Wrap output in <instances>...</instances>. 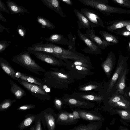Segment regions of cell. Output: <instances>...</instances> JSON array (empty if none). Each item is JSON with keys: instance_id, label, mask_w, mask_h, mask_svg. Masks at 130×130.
<instances>
[{"instance_id": "cell-13", "label": "cell", "mask_w": 130, "mask_h": 130, "mask_svg": "<svg viewBox=\"0 0 130 130\" xmlns=\"http://www.w3.org/2000/svg\"><path fill=\"white\" fill-rule=\"evenodd\" d=\"M109 25L106 27V29L111 32L119 28L130 25V20H120L111 21L108 23Z\"/></svg>"}, {"instance_id": "cell-37", "label": "cell", "mask_w": 130, "mask_h": 130, "mask_svg": "<svg viewBox=\"0 0 130 130\" xmlns=\"http://www.w3.org/2000/svg\"><path fill=\"white\" fill-rule=\"evenodd\" d=\"M98 86L95 85H90L80 88V90L86 91L96 89Z\"/></svg>"}, {"instance_id": "cell-17", "label": "cell", "mask_w": 130, "mask_h": 130, "mask_svg": "<svg viewBox=\"0 0 130 130\" xmlns=\"http://www.w3.org/2000/svg\"><path fill=\"white\" fill-rule=\"evenodd\" d=\"M10 91L17 99H20L26 95L25 91L17 84L10 79Z\"/></svg>"}, {"instance_id": "cell-1", "label": "cell", "mask_w": 130, "mask_h": 130, "mask_svg": "<svg viewBox=\"0 0 130 130\" xmlns=\"http://www.w3.org/2000/svg\"><path fill=\"white\" fill-rule=\"evenodd\" d=\"M30 54L28 51L22 52L13 56L11 60L15 63L38 74H41V72H45V70L32 58Z\"/></svg>"}, {"instance_id": "cell-10", "label": "cell", "mask_w": 130, "mask_h": 130, "mask_svg": "<svg viewBox=\"0 0 130 130\" xmlns=\"http://www.w3.org/2000/svg\"><path fill=\"white\" fill-rule=\"evenodd\" d=\"M7 7L11 12L10 14H18L21 13L24 15L25 13L30 14L28 10L22 6L17 5L15 2L11 0L6 2Z\"/></svg>"}, {"instance_id": "cell-38", "label": "cell", "mask_w": 130, "mask_h": 130, "mask_svg": "<svg viewBox=\"0 0 130 130\" xmlns=\"http://www.w3.org/2000/svg\"><path fill=\"white\" fill-rule=\"evenodd\" d=\"M8 41L5 40L0 41V52L2 53L9 45Z\"/></svg>"}, {"instance_id": "cell-9", "label": "cell", "mask_w": 130, "mask_h": 130, "mask_svg": "<svg viewBox=\"0 0 130 130\" xmlns=\"http://www.w3.org/2000/svg\"><path fill=\"white\" fill-rule=\"evenodd\" d=\"M77 33L80 38L89 48L91 53L98 54H101V49L99 46L80 31H78Z\"/></svg>"}, {"instance_id": "cell-46", "label": "cell", "mask_w": 130, "mask_h": 130, "mask_svg": "<svg viewBox=\"0 0 130 130\" xmlns=\"http://www.w3.org/2000/svg\"><path fill=\"white\" fill-rule=\"evenodd\" d=\"M63 2L70 6L73 5V3L71 0H61Z\"/></svg>"}, {"instance_id": "cell-8", "label": "cell", "mask_w": 130, "mask_h": 130, "mask_svg": "<svg viewBox=\"0 0 130 130\" xmlns=\"http://www.w3.org/2000/svg\"><path fill=\"white\" fill-rule=\"evenodd\" d=\"M87 37L90 39L97 44L100 48L104 50L110 45H113L114 44L107 42L103 38L96 35L93 28L88 29L84 34Z\"/></svg>"}, {"instance_id": "cell-2", "label": "cell", "mask_w": 130, "mask_h": 130, "mask_svg": "<svg viewBox=\"0 0 130 130\" xmlns=\"http://www.w3.org/2000/svg\"><path fill=\"white\" fill-rule=\"evenodd\" d=\"M128 57L120 54L119 57L116 69L112 76L107 93L110 92L118 80L121 73L128 67Z\"/></svg>"}, {"instance_id": "cell-19", "label": "cell", "mask_w": 130, "mask_h": 130, "mask_svg": "<svg viewBox=\"0 0 130 130\" xmlns=\"http://www.w3.org/2000/svg\"><path fill=\"white\" fill-rule=\"evenodd\" d=\"M15 76L17 79L16 80L20 79L30 83H34L42 87V85L34 77L29 75L17 71L16 72Z\"/></svg>"}, {"instance_id": "cell-41", "label": "cell", "mask_w": 130, "mask_h": 130, "mask_svg": "<svg viewBox=\"0 0 130 130\" xmlns=\"http://www.w3.org/2000/svg\"><path fill=\"white\" fill-rule=\"evenodd\" d=\"M5 12L8 14H10L7 7L5 5L1 0H0V12Z\"/></svg>"}, {"instance_id": "cell-36", "label": "cell", "mask_w": 130, "mask_h": 130, "mask_svg": "<svg viewBox=\"0 0 130 130\" xmlns=\"http://www.w3.org/2000/svg\"><path fill=\"white\" fill-rule=\"evenodd\" d=\"M124 99V98L121 96L116 95L113 96L110 98L109 100V102L110 103L113 104Z\"/></svg>"}, {"instance_id": "cell-34", "label": "cell", "mask_w": 130, "mask_h": 130, "mask_svg": "<svg viewBox=\"0 0 130 130\" xmlns=\"http://www.w3.org/2000/svg\"><path fill=\"white\" fill-rule=\"evenodd\" d=\"M17 31L18 34L23 38H24L26 32V29L21 25L18 26Z\"/></svg>"}, {"instance_id": "cell-6", "label": "cell", "mask_w": 130, "mask_h": 130, "mask_svg": "<svg viewBox=\"0 0 130 130\" xmlns=\"http://www.w3.org/2000/svg\"><path fill=\"white\" fill-rule=\"evenodd\" d=\"M116 61V58L114 53L110 51L108 53L106 59L102 63V68L108 78L110 77L113 71Z\"/></svg>"}, {"instance_id": "cell-20", "label": "cell", "mask_w": 130, "mask_h": 130, "mask_svg": "<svg viewBox=\"0 0 130 130\" xmlns=\"http://www.w3.org/2000/svg\"><path fill=\"white\" fill-rule=\"evenodd\" d=\"M99 33L103 38L107 42L115 44L119 43L118 38L117 36L102 30H100Z\"/></svg>"}, {"instance_id": "cell-12", "label": "cell", "mask_w": 130, "mask_h": 130, "mask_svg": "<svg viewBox=\"0 0 130 130\" xmlns=\"http://www.w3.org/2000/svg\"><path fill=\"white\" fill-rule=\"evenodd\" d=\"M43 4L51 10H54L61 17H65L66 15L63 12L60 5L59 0H41Z\"/></svg>"}, {"instance_id": "cell-27", "label": "cell", "mask_w": 130, "mask_h": 130, "mask_svg": "<svg viewBox=\"0 0 130 130\" xmlns=\"http://www.w3.org/2000/svg\"><path fill=\"white\" fill-rule=\"evenodd\" d=\"M98 128V125L94 124H89L85 125L80 124L77 127H75L72 130H96Z\"/></svg>"}, {"instance_id": "cell-29", "label": "cell", "mask_w": 130, "mask_h": 130, "mask_svg": "<svg viewBox=\"0 0 130 130\" xmlns=\"http://www.w3.org/2000/svg\"><path fill=\"white\" fill-rule=\"evenodd\" d=\"M80 96L83 99L93 101H100L103 99L102 96L91 94H83L81 95Z\"/></svg>"}, {"instance_id": "cell-45", "label": "cell", "mask_w": 130, "mask_h": 130, "mask_svg": "<svg viewBox=\"0 0 130 130\" xmlns=\"http://www.w3.org/2000/svg\"><path fill=\"white\" fill-rule=\"evenodd\" d=\"M72 114L74 117V118L76 120L80 118L79 113L78 112L76 111H74L73 112Z\"/></svg>"}, {"instance_id": "cell-24", "label": "cell", "mask_w": 130, "mask_h": 130, "mask_svg": "<svg viewBox=\"0 0 130 130\" xmlns=\"http://www.w3.org/2000/svg\"><path fill=\"white\" fill-rule=\"evenodd\" d=\"M35 119L34 116H31L25 119L18 126L20 130L23 129L29 126L33 122Z\"/></svg>"}, {"instance_id": "cell-25", "label": "cell", "mask_w": 130, "mask_h": 130, "mask_svg": "<svg viewBox=\"0 0 130 130\" xmlns=\"http://www.w3.org/2000/svg\"><path fill=\"white\" fill-rule=\"evenodd\" d=\"M63 38L62 35L55 34L51 35L48 38H45L44 39L51 43L60 44V42Z\"/></svg>"}, {"instance_id": "cell-51", "label": "cell", "mask_w": 130, "mask_h": 130, "mask_svg": "<svg viewBox=\"0 0 130 130\" xmlns=\"http://www.w3.org/2000/svg\"><path fill=\"white\" fill-rule=\"evenodd\" d=\"M129 96H130V92L129 93Z\"/></svg>"}, {"instance_id": "cell-40", "label": "cell", "mask_w": 130, "mask_h": 130, "mask_svg": "<svg viewBox=\"0 0 130 130\" xmlns=\"http://www.w3.org/2000/svg\"><path fill=\"white\" fill-rule=\"evenodd\" d=\"M73 64L75 66H83L89 68L92 67V66L89 65L87 63L78 60L74 61L73 62Z\"/></svg>"}, {"instance_id": "cell-15", "label": "cell", "mask_w": 130, "mask_h": 130, "mask_svg": "<svg viewBox=\"0 0 130 130\" xmlns=\"http://www.w3.org/2000/svg\"><path fill=\"white\" fill-rule=\"evenodd\" d=\"M129 70V68L127 67L122 71L118 80V81L116 84V91L120 94L124 93L123 90L125 86L126 75L128 73Z\"/></svg>"}, {"instance_id": "cell-18", "label": "cell", "mask_w": 130, "mask_h": 130, "mask_svg": "<svg viewBox=\"0 0 130 130\" xmlns=\"http://www.w3.org/2000/svg\"><path fill=\"white\" fill-rule=\"evenodd\" d=\"M72 113L63 112L58 115L57 121L62 123L64 124H72L76 121Z\"/></svg>"}, {"instance_id": "cell-3", "label": "cell", "mask_w": 130, "mask_h": 130, "mask_svg": "<svg viewBox=\"0 0 130 130\" xmlns=\"http://www.w3.org/2000/svg\"><path fill=\"white\" fill-rule=\"evenodd\" d=\"M29 52H43L50 54L55 57L60 59H66L64 57L58 54L54 51L52 46V43L46 42L45 43H39L33 44L32 46L28 47L27 49Z\"/></svg>"}, {"instance_id": "cell-42", "label": "cell", "mask_w": 130, "mask_h": 130, "mask_svg": "<svg viewBox=\"0 0 130 130\" xmlns=\"http://www.w3.org/2000/svg\"><path fill=\"white\" fill-rule=\"evenodd\" d=\"M54 104L56 107L58 109H60L62 107V103L59 99L55 98L54 101Z\"/></svg>"}, {"instance_id": "cell-52", "label": "cell", "mask_w": 130, "mask_h": 130, "mask_svg": "<svg viewBox=\"0 0 130 130\" xmlns=\"http://www.w3.org/2000/svg\"><path fill=\"white\" fill-rule=\"evenodd\" d=\"M129 86H130V83Z\"/></svg>"}, {"instance_id": "cell-44", "label": "cell", "mask_w": 130, "mask_h": 130, "mask_svg": "<svg viewBox=\"0 0 130 130\" xmlns=\"http://www.w3.org/2000/svg\"><path fill=\"white\" fill-rule=\"evenodd\" d=\"M35 130H42L41 127V123L40 120H38L35 128Z\"/></svg>"}, {"instance_id": "cell-49", "label": "cell", "mask_w": 130, "mask_h": 130, "mask_svg": "<svg viewBox=\"0 0 130 130\" xmlns=\"http://www.w3.org/2000/svg\"><path fill=\"white\" fill-rule=\"evenodd\" d=\"M127 48L128 51L129 53L130 54V37L129 39V41L128 43Z\"/></svg>"}, {"instance_id": "cell-43", "label": "cell", "mask_w": 130, "mask_h": 130, "mask_svg": "<svg viewBox=\"0 0 130 130\" xmlns=\"http://www.w3.org/2000/svg\"><path fill=\"white\" fill-rule=\"evenodd\" d=\"M75 68L77 70L81 71H88L89 68L83 66H75Z\"/></svg>"}, {"instance_id": "cell-35", "label": "cell", "mask_w": 130, "mask_h": 130, "mask_svg": "<svg viewBox=\"0 0 130 130\" xmlns=\"http://www.w3.org/2000/svg\"><path fill=\"white\" fill-rule=\"evenodd\" d=\"M49 72L52 75L55 76L61 79H66L68 78L67 75L60 72L51 71H50Z\"/></svg>"}, {"instance_id": "cell-4", "label": "cell", "mask_w": 130, "mask_h": 130, "mask_svg": "<svg viewBox=\"0 0 130 130\" xmlns=\"http://www.w3.org/2000/svg\"><path fill=\"white\" fill-rule=\"evenodd\" d=\"M34 55L39 60L49 64L61 66L63 64V62L57 59L52 54L47 53L40 51L29 52Z\"/></svg>"}, {"instance_id": "cell-39", "label": "cell", "mask_w": 130, "mask_h": 130, "mask_svg": "<svg viewBox=\"0 0 130 130\" xmlns=\"http://www.w3.org/2000/svg\"><path fill=\"white\" fill-rule=\"evenodd\" d=\"M35 105L32 104H27L21 105L17 109L18 110H26L32 109L35 108Z\"/></svg>"}, {"instance_id": "cell-28", "label": "cell", "mask_w": 130, "mask_h": 130, "mask_svg": "<svg viewBox=\"0 0 130 130\" xmlns=\"http://www.w3.org/2000/svg\"><path fill=\"white\" fill-rule=\"evenodd\" d=\"M14 101L11 99H5L0 104V111H3L8 109L11 106Z\"/></svg>"}, {"instance_id": "cell-50", "label": "cell", "mask_w": 130, "mask_h": 130, "mask_svg": "<svg viewBox=\"0 0 130 130\" xmlns=\"http://www.w3.org/2000/svg\"><path fill=\"white\" fill-rule=\"evenodd\" d=\"M30 130H35V127L34 126H32L31 127V128L30 129Z\"/></svg>"}, {"instance_id": "cell-22", "label": "cell", "mask_w": 130, "mask_h": 130, "mask_svg": "<svg viewBox=\"0 0 130 130\" xmlns=\"http://www.w3.org/2000/svg\"><path fill=\"white\" fill-rule=\"evenodd\" d=\"M80 118L83 119L88 121H97L101 119V118L98 116L83 111L78 112Z\"/></svg>"}, {"instance_id": "cell-47", "label": "cell", "mask_w": 130, "mask_h": 130, "mask_svg": "<svg viewBox=\"0 0 130 130\" xmlns=\"http://www.w3.org/2000/svg\"><path fill=\"white\" fill-rule=\"evenodd\" d=\"M43 89L44 90L45 92H49L50 91V89L47 86L44 85L42 87Z\"/></svg>"}, {"instance_id": "cell-23", "label": "cell", "mask_w": 130, "mask_h": 130, "mask_svg": "<svg viewBox=\"0 0 130 130\" xmlns=\"http://www.w3.org/2000/svg\"><path fill=\"white\" fill-rule=\"evenodd\" d=\"M63 100L70 105L76 107H81L86 105L87 104L86 102L72 98H66Z\"/></svg>"}, {"instance_id": "cell-53", "label": "cell", "mask_w": 130, "mask_h": 130, "mask_svg": "<svg viewBox=\"0 0 130 130\" xmlns=\"http://www.w3.org/2000/svg\"></svg>"}, {"instance_id": "cell-7", "label": "cell", "mask_w": 130, "mask_h": 130, "mask_svg": "<svg viewBox=\"0 0 130 130\" xmlns=\"http://www.w3.org/2000/svg\"><path fill=\"white\" fill-rule=\"evenodd\" d=\"M52 45L55 52L59 55L62 56L66 59H68L78 60L87 63H89L87 60L79 56L70 50L65 49L52 43Z\"/></svg>"}, {"instance_id": "cell-21", "label": "cell", "mask_w": 130, "mask_h": 130, "mask_svg": "<svg viewBox=\"0 0 130 130\" xmlns=\"http://www.w3.org/2000/svg\"><path fill=\"white\" fill-rule=\"evenodd\" d=\"M36 21L43 27L51 30L55 28V26L52 23L43 17L38 16L36 18Z\"/></svg>"}, {"instance_id": "cell-31", "label": "cell", "mask_w": 130, "mask_h": 130, "mask_svg": "<svg viewBox=\"0 0 130 130\" xmlns=\"http://www.w3.org/2000/svg\"><path fill=\"white\" fill-rule=\"evenodd\" d=\"M117 35L130 37V31L123 28L117 29L112 32Z\"/></svg>"}, {"instance_id": "cell-30", "label": "cell", "mask_w": 130, "mask_h": 130, "mask_svg": "<svg viewBox=\"0 0 130 130\" xmlns=\"http://www.w3.org/2000/svg\"><path fill=\"white\" fill-rule=\"evenodd\" d=\"M130 102L124 99L113 104V106L124 109L128 108L130 106Z\"/></svg>"}, {"instance_id": "cell-32", "label": "cell", "mask_w": 130, "mask_h": 130, "mask_svg": "<svg viewBox=\"0 0 130 130\" xmlns=\"http://www.w3.org/2000/svg\"><path fill=\"white\" fill-rule=\"evenodd\" d=\"M116 112L123 119L130 121V112L125 110H117Z\"/></svg>"}, {"instance_id": "cell-33", "label": "cell", "mask_w": 130, "mask_h": 130, "mask_svg": "<svg viewBox=\"0 0 130 130\" xmlns=\"http://www.w3.org/2000/svg\"><path fill=\"white\" fill-rule=\"evenodd\" d=\"M122 6L130 8V0H112Z\"/></svg>"}, {"instance_id": "cell-26", "label": "cell", "mask_w": 130, "mask_h": 130, "mask_svg": "<svg viewBox=\"0 0 130 130\" xmlns=\"http://www.w3.org/2000/svg\"><path fill=\"white\" fill-rule=\"evenodd\" d=\"M45 117L48 127V129L50 130H54L55 126V119L54 116L50 114H46Z\"/></svg>"}, {"instance_id": "cell-16", "label": "cell", "mask_w": 130, "mask_h": 130, "mask_svg": "<svg viewBox=\"0 0 130 130\" xmlns=\"http://www.w3.org/2000/svg\"><path fill=\"white\" fill-rule=\"evenodd\" d=\"M73 11L78 19L77 23L79 27L81 26L83 27L88 29H91L89 21L80 11L75 9L73 10Z\"/></svg>"}, {"instance_id": "cell-5", "label": "cell", "mask_w": 130, "mask_h": 130, "mask_svg": "<svg viewBox=\"0 0 130 130\" xmlns=\"http://www.w3.org/2000/svg\"><path fill=\"white\" fill-rule=\"evenodd\" d=\"M81 12L88 19L92 28L100 26L104 27L103 22L98 13L93 10L82 8Z\"/></svg>"}, {"instance_id": "cell-14", "label": "cell", "mask_w": 130, "mask_h": 130, "mask_svg": "<svg viewBox=\"0 0 130 130\" xmlns=\"http://www.w3.org/2000/svg\"><path fill=\"white\" fill-rule=\"evenodd\" d=\"M0 66L3 71L12 78L17 80L15 77L16 71L6 60L0 58Z\"/></svg>"}, {"instance_id": "cell-11", "label": "cell", "mask_w": 130, "mask_h": 130, "mask_svg": "<svg viewBox=\"0 0 130 130\" xmlns=\"http://www.w3.org/2000/svg\"><path fill=\"white\" fill-rule=\"evenodd\" d=\"M17 80L21 85L31 92L43 95H47L42 87L40 86L34 85L31 83L20 79H18Z\"/></svg>"}, {"instance_id": "cell-48", "label": "cell", "mask_w": 130, "mask_h": 130, "mask_svg": "<svg viewBox=\"0 0 130 130\" xmlns=\"http://www.w3.org/2000/svg\"><path fill=\"white\" fill-rule=\"evenodd\" d=\"M0 20L5 22H7L6 19L3 16L1 12H0Z\"/></svg>"}]
</instances>
